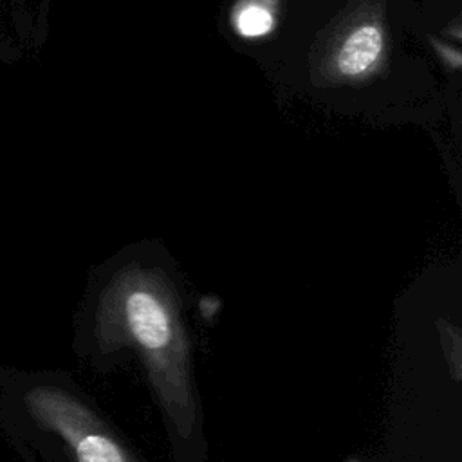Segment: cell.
Here are the masks:
<instances>
[{
    "label": "cell",
    "mask_w": 462,
    "mask_h": 462,
    "mask_svg": "<svg viewBox=\"0 0 462 462\" xmlns=\"http://www.w3.org/2000/svg\"><path fill=\"white\" fill-rule=\"evenodd\" d=\"M383 47L381 31L375 25L356 29L343 43L337 54V67L343 74L359 76L366 72L379 58Z\"/></svg>",
    "instance_id": "3957f363"
},
{
    "label": "cell",
    "mask_w": 462,
    "mask_h": 462,
    "mask_svg": "<svg viewBox=\"0 0 462 462\" xmlns=\"http://www.w3.org/2000/svg\"><path fill=\"white\" fill-rule=\"evenodd\" d=\"M25 406L42 430L63 442L74 462H141L79 395L60 384L32 386Z\"/></svg>",
    "instance_id": "7a4b0ae2"
},
{
    "label": "cell",
    "mask_w": 462,
    "mask_h": 462,
    "mask_svg": "<svg viewBox=\"0 0 462 462\" xmlns=\"http://www.w3.org/2000/svg\"><path fill=\"white\" fill-rule=\"evenodd\" d=\"M273 25V16L262 5L251 4L244 7L236 16V29L244 36H260L265 34Z\"/></svg>",
    "instance_id": "277c9868"
},
{
    "label": "cell",
    "mask_w": 462,
    "mask_h": 462,
    "mask_svg": "<svg viewBox=\"0 0 462 462\" xmlns=\"http://www.w3.org/2000/svg\"><path fill=\"white\" fill-rule=\"evenodd\" d=\"M97 354L125 348L141 357L148 381L159 395L171 437L188 446L200 442V422L191 392L188 336L173 282L161 267L132 256L103 283L94 312Z\"/></svg>",
    "instance_id": "6da1fadb"
}]
</instances>
